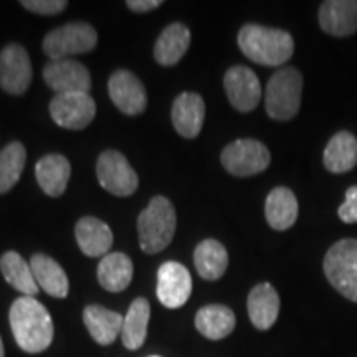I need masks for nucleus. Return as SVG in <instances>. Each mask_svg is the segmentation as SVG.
Returning <instances> with one entry per match:
<instances>
[{"label": "nucleus", "mask_w": 357, "mask_h": 357, "mask_svg": "<svg viewBox=\"0 0 357 357\" xmlns=\"http://www.w3.org/2000/svg\"><path fill=\"white\" fill-rule=\"evenodd\" d=\"M108 89L111 100H113V102L118 106V109L121 113L128 116H136L146 109L147 95L144 84L131 71H114L109 78Z\"/></svg>", "instance_id": "14"}, {"label": "nucleus", "mask_w": 357, "mask_h": 357, "mask_svg": "<svg viewBox=\"0 0 357 357\" xmlns=\"http://www.w3.org/2000/svg\"><path fill=\"white\" fill-rule=\"evenodd\" d=\"M192 293L189 270L177 261H166L158 271V298L169 310L184 306Z\"/></svg>", "instance_id": "13"}, {"label": "nucleus", "mask_w": 357, "mask_h": 357, "mask_svg": "<svg viewBox=\"0 0 357 357\" xmlns=\"http://www.w3.org/2000/svg\"><path fill=\"white\" fill-rule=\"evenodd\" d=\"M194 263L199 275L207 281L220 280L229 266V253L217 240H204L194 252Z\"/></svg>", "instance_id": "27"}, {"label": "nucleus", "mask_w": 357, "mask_h": 357, "mask_svg": "<svg viewBox=\"0 0 357 357\" xmlns=\"http://www.w3.org/2000/svg\"><path fill=\"white\" fill-rule=\"evenodd\" d=\"M319 25L333 37H351L357 30V0H326L319 7Z\"/></svg>", "instance_id": "15"}, {"label": "nucleus", "mask_w": 357, "mask_h": 357, "mask_svg": "<svg viewBox=\"0 0 357 357\" xmlns=\"http://www.w3.org/2000/svg\"><path fill=\"white\" fill-rule=\"evenodd\" d=\"M68 2L65 0H24L22 2V7L40 15H55V13L63 12Z\"/></svg>", "instance_id": "31"}, {"label": "nucleus", "mask_w": 357, "mask_h": 357, "mask_svg": "<svg viewBox=\"0 0 357 357\" xmlns=\"http://www.w3.org/2000/svg\"><path fill=\"white\" fill-rule=\"evenodd\" d=\"M303 77L293 66L276 71L266 84L265 108L271 119L288 121L298 114L301 106Z\"/></svg>", "instance_id": "4"}, {"label": "nucleus", "mask_w": 357, "mask_h": 357, "mask_svg": "<svg viewBox=\"0 0 357 357\" xmlns=\"http://www.w3.org/2000/svg\"><path fill=\"white\" fill-rule=\"evenodd\" d=\"M149 357H160V356H149Z\"/></svg>", "instance_id": "35"}, {"label": "nucleus", "mask_w": 357, "mask_h": 357, "mask_svg": "<svg viewBox=\"0 0 357 357\" xmlns=\"http://www.w3.org/2000/svg\"><path fill=\"white\" fill-rule=\"evenodd\" d=\"M38 185L50 197H60L63 195L68 185L71 176V166L68 159L61 154L43 155L35 167Z\"/></svg>", "instance_id": "20"}, {"label": "nucleus", "mask_w": 357, "mask_h": 357, "mask_svg": "<svg viewBox=\"0 0 357 357\" xmlns=\"http://www.w3.org/2000/svg\"><path fill=\"white\" fill-rule=\"evenodd\" d=\"M32 83V63L22 45H7L0 52V86L10 95H24Z\"/></svg>", "instance_id": "10"}, {"label": "nucleus", "mask_w": 357, "mask_h": 357, "mask_svg": "<svg viewBox=\"0 0 357 357\" xmlns=\"http://www.w3.org/2000/svg\"><path fill=\"white\" fill-rule=\"evenodd\" d=\"M265 215L271 229L288 230L298 218L296 195L288 187H276L266 197Z\"/></svg>", "instance_id": "24"}, {"label": "nucleus", "mask_w": 357, "mask_h": 357, "mask_svg": "<svg viewBox=\"0 0 357 357\" xmlns=\"http://www.w3.org/2000/svg\"><path fill=\"white\" fill-rule=\"evenodd\" d=\"M50 114L58 126L65 129H84L95 119L96 102L89 93L56 95L50 102Z\"/></svg>", "instance_id": "9"}, {"label": "nucleus", "mask_w": 357, "mask_h": 357, "mask_svg": "<svg viewBox=\"0 0 357 357\" xmlns=\"http://www.w3.org/2000/svg\"><path fill=\"white\" fill-rule=\"evenodd\" d=\"M222 164L236 177L257 176L270 166V151L257 139H236L222 151Z\"/></svg>", "instance_id": "7"}, {"label": "nucleus", "mask_w": 357, "mask_h": 357, "mask_svg": "<svg viewBox=\"0 0 357 357\" xmlns=\"http://www.w3.org/2000/svg\"><path fill=\"white\" fill-rule=\"evenodd\" d=\"M324 275L333 288L357 303V240H339L324 257Z\"/></svg>", "instance_id": "5"}, {"label": "nucleus", "mask_w": 357, "mask_h": 357, "mask_svg": "<svg viewBox=\"0 0 357 357\" xmlns=\"http://www.w3.org/2000/svg\"><path fill=\"white\" fill-rule=\"evenodd\" d=\"M223 86L231 106L240 113L253 111L261 100L260 79L247 66H231L223 77Z\"/></svg>", "instance_id": "12"}, {"label": "nucleus", "mask_w": 357, "mask_h": 357, "mask_svg": "<svg viewBox=\"0 0 357 357\" xmlns=\"http://www.w3.org/2000/svg\"><path fill=\"white\" fill-rule=\"evenodd\" d=\"M132 261L121 252L108 253L98 265V281L106 291L119 293L129 287L132 280Z\"/></svg>", "instance_id": "25"}, {"label": "nucleus", "mask_w": 357, "mask_h": 357, "mask_svg": "<svg viewBox=\"0 0 357 357\" xmlns=\"http://www.w3.org/2000/svg\"><path fill=\"white\" fill-rule=\"evenodd\" d=\"M236 319L234 311L223 305H208L200 307L195 316L197 331L212 341L227 337L235 329Z\"/></svg>", "instance_id": "26"}, {"label": "nucleus", "mask_w": 357, "mask_h": 357, "mask_svg": "<svg viewBox=\"0 0 357 357\" xmlns=\"http://www.w3.org/2000/svg\"><path fill=\"white\" fill-rule=\"evenodd\" d=\"M43 79L56 95L88 93L91 88V77L86 66L70 58L48 61L43 68Z\"/></svg>", "instance_id": "11"}, {"label": "nucleus", "mask_w": 357, "mask_h": 357, "mask_svg": "<svg viewBox=\"0 0 357 357\" xmlns=\"http://www.w3.org/2000/svg\"><path fill=\"white\" fill-rule=\"evenodd\" d=\"M0 271H2L3 278L13 289L20 291L24 296H37L40 287L33 276L32 266L19 253H3V257L0 258Z\"/></svg>", "instance_id": "28"}, {"label": "nucleus", "mask_w": 357, "mask_h": 357, "mask_svg": "<svg viewBox=\"0 0 357 357\" xmlns=\"http://www.w3.org/2000/svg\"><path fill=\"white\" fill-rule=\"evenodd\" d=\"M129 10L137 12V13H146L151 10H155V8L162 6L160 0H129L126 2Z\"/></svg>", "instance_id": "33"}, {"label": "nucleus", "mask_w": 357, "mask_h": 357, "mask_svg": "<svg viewBox=\"0 0 357 357\" xmlns=\"http://www.w3.org/2000/svg\"><path fill=\"white\" fill-rule=\"evenodd\" d=\"M83 321L98 344L109 346L116 337L121 336L124 318L119 312L109 311L100 305H89L83 311Z\"/></svg>", "instance_id": "19"}, {"label": "nucleus", "mask_w": 357, "mask_h": 357, "mask_svg": "<svg viewBox=\"0 0 357 357\" xmlns=\"http://www.w3.org/2000/svg\"><path fill=\"white\" fill-rule=\"evenodd\" d=\"M78 247L86 257H106L113 245V231L108 223L96 217L79 218L75 229Z\"/></svg>", "instance_id": "17"}, {"label": "nucleus", "mask_w": 357, "mask_h": 357, "mask_svg": "<svg viewBox=\"0 0 357 357\" xmlns=\"http://www.w3.org/2000/svg\"><path fill=\"white\" fill-rule=\"evenodd\" d=\"M98 33L86 22H73L52 30L43 38V52L52 60H66L68 56L82 55L95 50Z\"/></svg>", "instance_id": "6"}, {"label": "nucleus", "mask_w": 357, "mask_h": 357, "mask_svg": "<svg viewBox=\"0 0 357 357\" xmlns=\"http://www.w3.org/2000/svg\"><path fill=\"white\" fill-rule=\"evenodd\" d=\"M37 284L53 298H66L70 291V281L65 270L52 257L37 253L30 260Z\"/></svg>", "instance_id": "22"}, {"label": "nucleus", "mask_w": 357, "mask_h": 357, "mask_svg": "<svg viewBox=\"0 0 357 357\" xmlns=\"http://www.w3.org/2000/svg\"><path fill=\"white\" fill-rule=\"evenodd\" d=\"M96 176L102 189L118 197L132 195L139 184L137 174L128 162V159L113 149L105 151L98 158Z\"/></svg>", "instance_id": "8"}, {"label": "nucleus", "mask_w": 357, "mask_h": 357, "mask_svg": "<svg viewBox=\"0 0 357 357\" xmlns=\"http://www.w3.org/2000/svg\"><path fill=\"white\" fill-rule=\"evenodd\" d=\"M25 160L26 151L19 141L10 142L0 151V194H6L19 182Z\"/></svg>", "instance_id": "30"}, {"label": "nucleus", "mask_w": 357, "mask_h": 357, "mask_svg": "<svg viewBox=\"0 0 357 357\" xmlns=\"http://www.w3.org/2000/svg\"><path fill=\"white\" fill-rule=\"evenodd\" d=\"M0 357H3V342H2V337H0Z\"/></svg>", "instance_id": "34"}, {"label": "nucleus", "mask_w": 357, "mask_h": 357, "mask_svg": "<svg viewBox=\"0 0 357 357\" xmlns=\"http://www.w3.org/2000/svg\"><path fill=\"white\" fill-rule=\"evenodd\" d=\"M177 217L171 200L162 195L151 199L147 207L137 217V231L142 252L154 255L162 252L172 242Z\"/></svg>", "instance_id": "3"}, {"label": "nucleus", "mask_w": 357, "mask_h": 357, "mask_svg": "<svg viewBox=\"0 0 357 357\" xmlns=\"http://www.w3.org/2000/svg\"><path fill=\"white\" fill-rule=\"evenodd\" d=\"M10 328L17 344L29 354L48 349L53 341V321L42 303L32 296H22L10 307Z\"/></svg>", "instance_id": "1"}, {"label": "nucleus", "mask_w": 357, "mask_h": 357, "mask_svg": "<svg viewBox=\"0 0 357 357\" xmlns=\"http://www.w3.org/2000/svg\"><path fill=\"white\" fill-rule=\"evenodd\" d=\"M248 316L253 326L266 331L276 323L280 314V296L270 283L257 284L248 294Z\"/></svg>", "instance_id": "18"}, {"label": "nucleus", "mask_w": 357, "mask_h": 357, "mask_svg": "<svg viewBox=\"0 0 357 357\" xmlns=\"http://www.w3.org/2000/svg\"><path fill=\"white\" fill-rule=\"evenodd\" d=\"M190 45V30L184 24H171L162 30L154 47V58L159 65L172 66L181 61Z\"/></svg>", "instance_id": "21"}, {"label": "nucleus", "mask_w": 357, "mask_h": 357, "mask_svg": "<svg viewBox=\"0 0 357 357\" xmlns=\"http://www.w3.org/2000/svg\"><path fill=\"white\" fill-rule=\"evenodd\" d=\"M151 318V305L146 298H136L124 316L121 331L123 344L129 351H136L144 344L147 336V324Z\"/></svg>", "instance_id": "29"}, {"label": "nucleus", "mask_w": 357, "mask_h": 357, "mask_svg": "<svg viewBox=\"0 0 357 357\" xmlns=\"http://www.w3.org/2000/svg\"><path fill=\"white\" fill-rule=\"evenodd\" d=\"M205 102L197 93H182L172 105V123L182 137L194 139L202 131Z\"/></svg>", "instance_id": "16"}, {"label": "nucleus", "mask_w": 357, "mask_h": 357, "mask_svg": "<svg viewBox=\"0 0 357 357\" xmlns=\"http://www.w3.org/2000/svg\"><path fill=\"white\" fill-rule=\"evenodd\" d=\"M238 47L248 60L263 66L287 63L294 52V40L284 30L247 24L238 32Z\"/></svg>", "instance_id": "2"}, {"label": "nucleus", "mask_w": 357, "mask_h": 357, "mask_svg": "<svg viewBox=\"0 0 357 357\" xmlns=\"http://www.w3.org/2000/svg\"><path fill=\"white\" fill-rule=\"evenodd\" d=\"M339 218L344 223H356L357 222V185H352L346 192L344 204L339 207Z\"/></svg>", "instance_id": "32"}, {"label": "nucleus", "mask_w": 357, "mask_h": 357, "mask_svg": "<svg viewBox=\"0 0 357 357\" xmlns=\"http://www.w3.org/2000/svg\"><path fill=\"white\" fill-rule=\"evenodd\" d=\"M324 167L333 174H344L357 164V139L349 131H339L324 149Z\"/></svg>", "instance_id": "23"}]
</instances>
